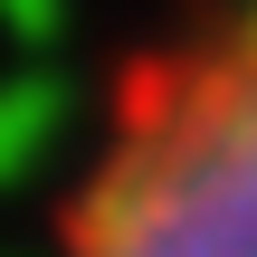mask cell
Masks as SVG:
<instances>
[{
    "label": "cell",
    "instance_id": "obj_1",
    "mask_svg": "<svg viewBox=\"0 0 257 257\" xmlns=\"http://www.w3.org/2000/svg\"><path fill=\"white\" fill-rule=\"evenodd\" d=\"M67 257H257V0L124 67Z\"/></svg>",
    "mask_w": 257,
    "mask_h": 257
},
{
    "label": "cell",
    "instance_id": "obj_2",
    "mask_svg": "<svg viewBox=\"0 0 257 257\" xmlns=\"http://www.w3.org/2000/svg\"><path fill=\"white\" fill-rule=\"evenodd\" d=\"M57 124H67V95H57V76H10L0 86V181H29L48 153H57Z\"/></svg>",
    "mask_w": 257,
    "mask_h": 257
},
{
    "label": "cell",
    "instance_id": "obj_3",
    "mask_svg": "<svg viewBox=\"0 0 257 257\" xmlns=\"http://www.w3.org/2000/svg\"><path fill=\"white\" fill-rule=\"evenodd\" d=\"M57 10H67V0H0V19H10L19 38H48V29H57Z\"/></svg>",
    "mask_w": 257,
    "mask_h": 257
}]
</instances>
